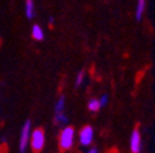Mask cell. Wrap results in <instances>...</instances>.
Instances as JSON below:
<instances>
[{"label": "cell", "mask_w": 155, "mask_h": 153, "mask_svg": "<svg viewBox=\"0 0 155 153\" xmlns=\"http://www.w3.org/2000/svg\"><path fill=\"white\" fill-rule=\"evenodd\" d=\"M53 22H54V18H53V17H49V25H51V26L53 25Z\"/></svg>", "instance_id": "15"}, {"label": "cell", "mask_w": 155, "mask_h": 153, "mask_svg": "<svg viewBox=\"0 0 155 153\" xmlns=\"http://www.w3.org/2000/svg\"><path fill=\"white\" fill-rule=\"evenodd\" d=\"M87 108H89V110L90 111H99V109L101 108L100 107V103H99V99H96V98H92V99H90L89 101V103H87Z\"/></svg>", "instance_id": "9"}, {"label": "cell", "mask_w": 155, "mask_h": 153, "mask_svg": "<svg viewBox=\"0 0 155 153\" xmlns=\"http://www.w3.org/2000/svg\"><path fill=\"white\" fill-rule=\"evenodd\" d=\"M31 34L33 37V39H36V41H42L45 38V32H43V30L40 25H33L32 26Z\"/></svg>", "instance_id": "7"}, {"label": "cell", "mask_w": 155, "mask_h": 153, "mask_svg": "<svg viewBox=\"0 0 155 153\" xmlns=\"http://www.w3.org/2000/svg\"><path fill=\"white\" fill-rule=\"evenodd\" d=\"M87 153H99V151H97V148H90L87 151Z\"/></svg>", "instance_id": "14"}, {"label": "cell", "mask_w": 155, "mask_h": 153, "mask_svg": "<svg viewBox=\"0 0 155 153\" xmlns=\"http://www.w3.org/2000/svg\"><path fill=\"white\" fill-rule=\"evenodd\" d=\"M30 135H31V121L27 120L21 130V135H20V153H25L26 148L30 142Z\"/></svg>", "instance_id": "3"}, {"label": "cell", "mask_w": 155, "mask_h": 153, "mask_svg": "<svg viewBox=\"0 0 155 153\" xmlns=\"http://www.w3.org/2000/svg\"><path fill=\"white\" fill-rule=\"evenodd\" d=\"M31 137V148L35 153H40L46 143V136H45V131L42 129H36L32 131L30 135Z\"/></svg>", "instance_id": "2"}, {"label": "cell", "mask_w": 155, "mask_h": 153, "mask_svg": "<svg viewBox=\"0 0 155 153\" xmlns=\"http://www.w3.org/2000/svg\"><path fill=\"white\" fill-rule=\"evenodd\" d=\"M129 148H130L132 153H140V149H142V137H140V132H139L138 127H135L132 131V133H130Z\"/></svg>", "instance_id": "4"}, {"label": "cell", "mask_w": 155, "mask_h": 153, "mask_svg": "<svg viewBox=\"0 0 155 153\" xmlns=\"http://www.w3.org/2000/svg\"><path fill=\"white\" fill-rule=\"evenodd\" d=\"M99 103H100V107H106L107 103H108V95L107 94H102L101 97L99 98Z\"/></svg>", "instance_id": "13"}, {"label": "cell", "mask_w": 155, "mask_h": 153, "mask_svg": "<svg viewBox=\"0 0 155 153\" xmlns=\"http://www.w3.org/2000/svg\"><path fill=\"white\" fill-rule=\"evenodd\" d=\"M84 77H85V72L81 70V71H79V73L76 75V80H75V87H79V86H81L83 85V82H84Z\"/></svg>", "instance_id": "12"}, {"label": "cell", "mask_w": 155, "mask_h": 153, "mask_svg": "<svg viewBox=\"0 0 155 153\" xmlns=\"http://www.w3.org/2000/svg\"><path fill=\"white\" fill-rule=\"evenodd\" d=\"M145 6H147V0H138L137 2V9H135V18L138 21H140L143 18L144 11H145Z\"/></svg>", "instance_id": "6"}, {"label": "cell", "mask_w": 155, "mask_h": 153, "mask_svg": "<svg viewBox=\"0 0 155 153\" xmlns=\"http://www.w3.org/2000/svg\"><path fill=\"white\" fill-rule=\"evenodd\" d=\"M64 104H65V99L62 95V97H59V99H58L57 103H55V109H54L55 114H61V113L64 111Z\"/></svg>", "instance_id": "10"}, {"label": "cell", "mask_w": 155, "mask_h": 153, "mask_svg": "<svg viewBox=\"0 0 155 153\" xmlns=\"http://www.w3.org/2000/svg\"><path fill=\"white\" fill-rule=\"evenodd\" d=\"M94 140V129L91 126H84L79 133V141L81 146H90Z\"/></svg>", "instance_id": "5"}, {"label": "cell", "mask_w": 155, "mask_h": 153, "mask_svg": "<svg viewBox=\"0 0 155 153\" xmlns=\"http://www.w3.org/2000/svg\"><path fill=\"white\" fill-rule=\"evenodd\" d=\"M54 121H55V124H58V125H67V124H68V118L65 117V114H64V113L55 114Z\"/></svg>", "instance_id": "11"}, {"label": "cell", "mask_w": 155, "mask_h": 153, "mask_svg": "<svg viewBox=\"0 0 155 153\" xmlns=\"http://www.w3.org/2000/svg\"><path fill=\"white\" fill-rule=\"evenodd\" d=\"M25 14L28 20H32L35 17V3L33 0H26L25 4Z\"/></svg>", "instance_id": "8"}, {"label": "cell", "mask_w": 155, "mask_h": 153, "mask_svg": "<svg viewBox=\"0 0 155 153\" xmlns=\"http://www.w3.org/2000/svg\"><path fill=\"white\" fill-rule=\"evenodd\" d=\"M74 137H75V130L71 126H65L61 135H59V147L62 151L70 149L74 145Z\"/></svg>", "instance_id": "1"}]
</instances>
